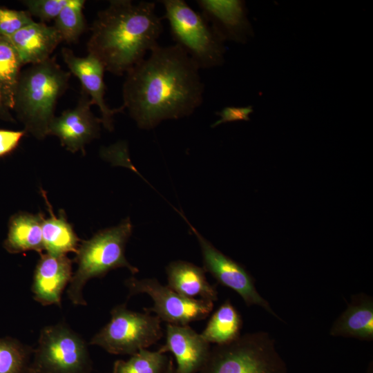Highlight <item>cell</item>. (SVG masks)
I'll use <instances>...</instances> for the list:
<instances>
[{
    "instance_id": "6da1fadb",
    "label": "cell",
    "mask_w": 373,
    "mask_h": 373,
    "mask_svg": "<svg viewBox=\"0 0 373 373\" xmlns=\"http://www.w3.org/2000/svg\"><path fill=\"white\" fill-rule=\"evenodd\" d=\"M199 71L176 44H158L126 74L122 106L142 129L189 116L203 102L204 85Z\"/></svg>"
},
{
    "instance_id": "7a4b0ae2",
    "label": "cell",
    "mask_w": 373,
    "mask_h": 373,
    "mask_svg": "<svg viewBox=\"0 0 373 373\" xmlns=\"http://www.w3.org/2000/svg\"><path fill=\"white\" fill-rule=\"evenodd\" d=\"M155 6L150 1H110L92 24L88 54L97 58L106 71L126 74L158 45L163 25Z\"/></svg>"
},
{
    "instance_id": "3957f363",
    "label": "cell",
    "mask_w": 373,
    "mask_h": 373,
    "mask_svg": "<svg viewBox=\"0 0 373 373\" xmlns=\"http://www.w3.org/2000/svg\"><path fill=\"white\" fill-rule=\"evenodd\" d=\"M70 75L51 57L21 72L13 109L26 133L39 140L48 135L56 104L68 89Z\"/></svg>"
},
{
    "instance_id": "277c9868",
    "label": "cell",
    "mask_w": 373,
    "mask_h": 373,
    "mask_svg": "<svg viewBox=\"0 0 373 373\" xmlns=\"http://www.w3.org/2000/svg\"><path fill=\"white\" fill-rule=\"evenodd\" d=\"M132 230L128 218L119 224L99 231L90 239L81 242L75 253L77 268L67 289L68 297L73 304L86 305L82 292L91 278L103 277L111 270L120 267L128 269L133 274L139 271L125 256L126 244Z\"/></svg>"
},
{
    "instance_id": "5b68a950",
    "label": "cell",
    "mask_w": 373,
    "mask_h": 373,
    "mask_svg": "<svg viewBox=\"0 0 373 373\" xmlns=\"http://www.w3.org/2000/svg\"><path fill=\"white\" fill-rule=\"evenodd\" d=\"M198 373H287V367L274 339L269 333L258 331L211 347Z\"/></svg>"
},
{
    "instance_id": "8992f818",
    "label": "cell",
    "mask_w": 373,
    "mask_h": 373,
    "mask_svg": "<svg viewBox=\"0 0 373 373\" xmlns=\"http://www.w3.org/2000/svg\"><path fill=\"white\" fill-rule=\"evenodd\" d=\"M164 18L173 39L195 62L199 69L220 66L224 62L226 48L202 14L184 0H162Z\"/></svg>"
},
{
    "instance_id": "52a82bcc",
    "label": "cell",
    "mask_w": 373,
    "mask_h": 373,
    "mask_svg": "<svg viewBox=\"0 0 373 373\" xmlns=\"http://www.w3.org/2000/svg\"><path fill=\"white\" fill-rule=\"evenodd\" d=\"M111 315L110 321L90 342L111 354L133 355L163 336L161 321L155 315L129 310L126 304L115 307Z\"/></svg>"
},
{
    "instance_id": "ba28073f",
    "label": "cell",
    "mask_w": 373,
    "mask_h": 373,
    "mask_svg": "<svg viewBox=\"0 0 373 373\" xmlns=\"http://www.w3.org/2000/svg\"><path fill=\"white\" fill-rule=\"evenodd\" d=\"M86 343L65 324L46 326L33 351L30 373H89Z\"/></svg>"
},
{
    "instance_id": "9c48e42d",
    "label": "cell",
    "mask_w": 373,
    "mask_h": 373,
    "mask_svg": "<svg viewBox=\"0 0 373 373\" xmlns=\"http://www.w3.org/2000/svg\"><path fill=\"white\" fill-rule=\"evenodd\" d=\"M125 285L128 289V296L138 294L149 295L154 305L144 310L155 314L161 321L167 324L188 325L206 318L213 308V302L184 297L155 278L131 277L125 280Z\"/></svg>"
},
{
    "instance_id": "30bf717a",
    "label": "cell",
    "mask_w": 373,
    "mask_h": 373,
    "mask_svg": "<svg viewBox=\"0 0 373 373\" xmlns=\"http://www.w3.org/2000/svg\"><path fill=\"white\" fill-rule=\"evenodd\" d=\"M179 213L188 223L199 242L204 271L210 273L219 283L238 293L247 306L261 307L283 321L272 309L269 302L259 294L254 278L245 268L218 250L189 223L182 213Z\"/></svg>"
},
{
    "instance_id": "8fae6325",
    "label": "cell",
    "mask_w": 373,
    "mask_h": 373,
    "mask_svg": "<svg viewBox=\"0 0 373 373\" xmlns=\"http://www.w3.org/2000/svg\"><path fill=\"white\" fill-rule=\"evenodd\" d=\"M88 95L82 90L77 105L55 116L51 121L48 135L59 138L63 147L72 153H85V146L99 135L100 118L91 111Z\"/></svg>"
},
{
    "instance_id": "7c38bea8",
    "label": "cell",
    "mask_w": 373,
    "mask_h": 373,
    "mask_svg": "<svg viewBox=\"0 0 373 373\" xmlns=\"http://www.w3.org/2000/svg\"><path fill=\"white\" fill-rule=\"evenodd\" d=\"M61 53L69 72L79 79L82 90L88 95L92 105L99 108L103 126L107 130L113 131L114 115L123 112L124 108L122 106L111 108L106 104L104 80L106 70L102 64L90 54L86 57H78L68 48H63Z\"/></svg>"
},
{
    "instance_id": "4fadbf2b",
    "label": "cell",
    "mask_w": 373,
    "mask_h": 373,
    "mask_svg": "<svg viewBox=\"0 0 373 373\" xmlns=\"http://www.w3.org/2000/svg\"><path fill=\"white\" fill-rule=\"evenodd\" d=\"M202 15L225 42L245 44L254 37L245 1L198 0Z\"/></svg>"
},
{
    "instance_id": "5bb4252c",
    "label": "cell",
    "mask_w": 373,
    "mask_h": 373,
    "mask_svg": "<svg viewBox=\"0 0 373 373\" xmlns=\"http://www.w3.org/2000/svg\"><path fill=\"white\" fill-rule=\"evenodd\" d=\"M210 343L189 325L167 324L165 343L158 351L175 358V373H198L207 362Z\"/></svg>"
},
{
    "instance_id": "9a60e30c",
    "label": "cell",
    "mask_w": 373,
    "mask_h": 373,
    "mask_svg": "<svg viewBox=\"0 0 373 373\" xmlns=\"http://www.w3.org/2000/svg\"><path fill=\"white\" fill-rule=\"evenodd\" d=\"M72 264L66 255L41 253L32 285L35 300L43 305H60L62 292L73 276Z\"/></svg>"
},
{
    "instance_id": "2e32d148",
    "label": "cell",
    "mask_w": 373,
    "mask_h": 373,
    "mask_svg": "<svg viewBox=\"0 0 373 373\" xmlns=\"http://www.w3.org/2000/svg\"><path fill=\"white\" fill-rule=\"evenodd\" d=\"M21 61L25 64H36L50 57L62 41L55 27L42 22H34L9 37Z\"/></svg>"
},
{
    "instance_id": "e0dca14e",
    "label": "cell",
    "mask_w": 373,
    "mask_h": 373,
    "mask_svg": "<svg viewBox=\"0 0 373 373\" xmlns=\"http://www.w3.org/2000/svg\"><path fill=\"white\" fill-rule=\"evenodd\" d=\"M329 334L335 337L373 340V298L360 293L352 296L346 309L334 321Z\"/></svg>"
},
{
    "instance_id": "ac0fdd59",
    "label": "cell",
    "mask_w": 373,
    "mask_h": 373,
    "mask_svg": "<svg viewBox=\"0 0 373 373\" xmlns=\"http://www.w3.org/2000/svg\"><path fill=\"white\" fill-rule=\"evenodd\" d=\"M205 271L193 263L184 260L171 262L166 267L168 286L179 294L189 298L214 302L218 291L205 276Z\"/></svg>"
},
{
    "instance_id": "d6986e66",
    "label": "cell",
    "mask_w": 373,
    "mask_h": 373,
    "mask_svg": "<svg viewBox=\"0 0 373 373\" xmlns=\"http://www.w3.org/2000/svg\"><path fill=\"white\" fill-rule=\"evenodd\" d=\"M44 215L19 212L12 215L8 222V231L3 247L11 254L36 251L40 254L44 250L41 225Z\"/></svg>"
},
{
    "instance_id": "ffe728a7",
    "label": "cell",
    "mask_w": 373,
    "mask_h": 373,
    "mask_svg": "<svg viewBox=\"0 0 373 373\" xmlns=\"http://www.w3.org/2000/svg\"><path fill=\"white\" fill-rule=\"evenodd\" d=\"M45 199L50 217L44 218L41 230L44 250L46 253L59 256L69 252L76 253L79 245V238L73 226L66 218L65 211L61 209L56 216L46 197V191L41 189Z\"/></svg>"
},
{
    "instance_id": "44dd1931",
    "label": "cell",
    "mask_w": 373,
    "mask_h": 373,
    "mask_svg": "<svg viewBox=\"0 0 373 373\" xmlns=\"http://www.w3.org/2000/svg\"><path fill=\"white\" fill-rule=\"evenodd\" d=\"M242 327L240 313L231 301L227 300L212 314L200 334L209 343L224 345L239 338Z\"/></svg>"
},
{
    "instance_id": "7402d4cb",
    "label": "cell",
    "mask_w": 373,
    "mask_h": 373,
    "mask_svg": "<svg viewBox=\"0 0 373 373\" xmlns=\"http://www.w3.org/2000/svg\"><path fill=\"white\" fill-rule=\"evenodd\" d=\"M23 64L7 37L0 35L1 110L13 109L15 95Z\"/></svg>"
},
{
    "instance_id": "603a6c76",
    "label": "cell",
    "mask_w": 373,
    "mask_h": 373,
    "mask_svg": "<svg viewBox=\"0 0 373 373\" xmlns=\"http://www.w3.org/2000/svg\"><path fill=\"white\" fill-rule=\"evenodd\" d=\"M84 0H70L55 19L53 26L62 41L76 43L86 30V21L83 13Z\"/></svg>"
},
{
    "instance_id": "cb8c5ba5",
    "label": "cell",
    "mask_w": 373,
    "mask_h": 373,
    "mask_svg": "<svg viewBox=\"0 0 373 373\" xmlns=\"http://www.w3.org/2000/svg\"><path fill=\"white\" fill-rule=\"evenodd\" d=\"M169 361L167 356L158 350L142 349L126 361H115L113 373H164Z\"/></svg>"
},
{
    "instance_id": "d4e9b609",
    "label": "cell",
    "mask_w": 373,
    "mask_h": 373,
    "mask_svg": "<svg viewBox=\"0 0 373 373\" xmlns=\"http://www.w3.org/2000/svg\"><path fill=\"white\" fill-rule=\"evenodd\" d=\"M33 350L19 341L0 338V373H30Z\"/></svg>"
},
{
    "instance_id": "484cf974",
    "label": "cell",
    "mask_w": 373,
    "mask_h": 373,
    "mask_svg": "<svg viewBox=\"0 0 373 373\" xmlns=\"http://www.w3.org/2000/svg\"><path fill=\"white\" fill-rule=\"evenodd\" d=\"M27 10L0 7V35L9 37L23 28L34 23Z\"/></svg>"
},
{
    "instance_id": "4316f807",
    "label": "cell",
    "mask_w": 373,
    "mask_h": 373,
    "mask_svg": "<svg viewBox=\"0 0 373 373\" xmlns=\"http://www.w3.org/2000/svg\"><path fill=\"white\" fill-rule=\"evenodd\" d=\"M70 0H25L21 2L27 11L45 23L55 19Z\"/></svg>"
},
{
    "instance_id": "83f0119b",
    "label": "cell",
    "mask_w": 373,
    "mask_h": 373,
    "mask_svg": "<svg viewBox=\"0 0 373 373\" xmlns=\"http://www.w3.org/2000/svg\"><path fill=\"white\" fill-rule=\"evenodd\" d=\"M252 106H226L216 115L220 116V119L215 122L211 127H216L221 124L236 121H249V115L253 113Z\"/></svg>"
},
{
    "instance_id": "f1b7e54d",
    "label": "cell",
    "mask_w": 373,
    "mask_h": 373,
    "mask_svg": "<svg viewBox=\"0 0 373 373\" xmlns=\"http://www.w3.org/2000/svg\"><path fill=\"white\" fill-rule=\"evenodd\" d=\"M26 134V132L24 130L0 129V157L13 151Z\"/></svg>"
},
{
    "instance_id": "f546056e",
    "label": "cell",
    "mask_w": 373,
    "mask_h": 373,
    "mask_svg": "<svg viewBox=\"0 0 373 373\" xmlns=\"http://www.w3.org/2000/svg\"><path fill=\"white\" fill-rule=\"evenodd\" d=\"M175 367L173 364L172 358H169L167 368L164 373H175Z\"/></svg>"
}]
</instances>
